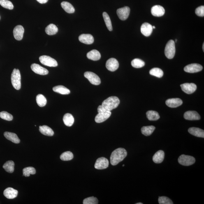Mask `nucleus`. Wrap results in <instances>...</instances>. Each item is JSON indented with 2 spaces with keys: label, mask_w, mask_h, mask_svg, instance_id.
Wrapping results in <instances>:
<instances>
[{
  "label": "nucleus",
  "mask_w": 204,
  "mask_h": 204,
  "mask_svg": "<svg viewBox=\"0 0 204 204\" xmlns=\"http://www.w3.org/2000/svg\"><path fill=\"white\" fill-rule=\"evenodd\" d=\"M127 155V152L124 148H119L112 152L110 158V163L113 166L118 164Z\"/></svg>",
  "instance_id": "f257e3e1"
},
{
  "label": "nucleus",
  "mask_w": 204,
  "mask_h": 204,
  "mask_svg": "<svg viewBox=\"0 0 204 204\" xmlns=\"http://www.w3.org/2000/svg\"><path fill=\"white\" fill-rule=\"evenodd\" d=\"M120 103V100L117 96H110L104 101L102 105L107 110L111 111L118 106Z\"/></svg>",
  "instance_id": "f03ea898"
},
{
  "label": "nucleus",
  "mask_w": 204,
  "mask_h": 204,
  "mask_svg": "<svg viewBox=\"0 0 204 204\" xmlns=\"http://www.w3.org/2000/svg\"><path fill=\"white\" fill-rule=\"evenodd\" d=\"M12 85L14 88L19 90L21 88V75L20 71L18 69L15 68L13 70L11 75Z\"/></svg>",
  "instance_id": "7ed1b4c3"
},
{
  "label": "nucleus",
  "mask_w": 204,
  "mask_h": 204,
  "mask_svg": "<svg viewBox=\"0 0 204 204\" xmlns=\"http://www.w3.org/2000/svg\"><path fill=\"white\" fill-rule=\"evenodd\" d=\"M165 53L168 59H172L174 57L175 47V43L173 40H170L167 43L165 47Z\"/></svg>",
  "instance_id": "20e7f679"
},
{
  "label": "nucleus",
  "mask_w": 204,
  "mask_h": 204,
  "mask_svg": "<svg viewBox=\"0 0 204 204\" xmlns=\"http://www.w3.org/2000/svg\"><path fill=\"white\" fill-rule=\"evenodd\" d=\"M178 162L183 166H189L194 164L196 160L192 156L182 155L178 158Z\"/></svg>",
  "instance_id": "39448f33"
},
{
  "label": "nucleus",
  "mask_w": 204,
  "mask_h": 204,
  "mask_svg": "<svg viewBox=\"0 0 204 204\" xmlns=\"http://www.w3.org/2000/svg\"><path fill=\"white\" fill-rule=\"evenodd\" d=\"M39 59L40 62L46 66L50 67H56L58 65L57 61L55 59L48 56H40Z\"/></svg>",
  "instance_id": "423d86ee"
},
{
  "label": "nucleus",
  "mask_w": 204,
  "mask_h": 204,
  "mask_svg": "<svg viewBox=\"0 0 204 204\" xmlns=\"http://www.w3.org/2000/svg\"><path fill=\"white\" fill-rule=\"evenodd\" d=\"M84 76L93 85H99L101 84V81L99 77L92 72H86L84 73Z\"/></svg>",
  "instance_id": "0eeeda50"
},
{
  "label": "nucleus",
  "mask_w": 204,
  "mask_h": 204,
  "mask_svg": "<svg viewBox=\"0 0 204 204\" xmlns=\"http://www.w3.org/2000/svg\"><path fill=\"white\" fill-rule=\"evenodd\" d=\"M108 160L105 157L99 158L96 161L95 165V168L97 169H104L108 168L109 166Z\"/></svg>",
  "instance_id": "6e6552de"
},
{
  "label": "nucleus",
  "mask_w": 204,
  "mask_h": 204,
  "mask_svg": "<svg viewBox=\"0 0 204 204\" xmlns=\"http://www.w3.org/2000/svg\"><path fill=\"white\" fill-rule=\"evenodd\" d=\"M117 12L119 18L121 20L125 21L126 20L129 16L130 9L128 7H125L118 9Z\"/></svg>",
  "instance_id": "1a4fd4ad"
},
{
  "label": "nucleus",
  "mask_w": 204,
  "mask_h": 204,
  "mask_svg": "<svg viewBox=\"0 0 204 204\" xmlns=\"http://www.w3.org/2000/svg\"><path fill=\"white\" fill-rule=\"evenodd\" d=\"M202 69L203 67L201 65L196 63L188 65L184 68V71L189 73L198 72L202 71Z\"/></svg>",
  "instance_id": "9d476101"
},
{
  "label": "nucleus",
  "mask_w": 204,
  "mask_h": 204,
  "mask_svg": "<svg viewBox=\"0 0 204 204\" xmlns=\"http://www.w3.org/2000/svg\"><path fill=\"white\" fill-rule=\"evenodd\" d=\"M181 89L184 92L188 94H191L196 90L197 86L194 83H186L181 84Z\"/></svg>",
  "instance_id": "9b49d317"
},
{
  "label": "nucleus",
  "mask_w": 204,
  "mask_h": 204,
  "mask_svg": "<svg viewBox=\"0 0 204 204\" xmlns=\"http://www.w3.org/2000/svg\"><path fill=\"white\" fill-rule=\"evenodd\" d=\"M118 61L114 58H111L107 61L106 63V67L111 72L116 71L119 67Z\"/></svg>",
  "instance_id": "f8f14e48"
},
{
  "label": "nucleus",
  "mask_w": 204,
  "mask_h": 204,
  "mask_svg": "<svg viewBox=\"0 0 204 204\" xmlns=\"http://www.w3.org/2000/svg\"><path fill=\"white\" fill-rule=\"evenodd\" d=\"M31 68L33 72L38 74L45 75L49 73L48 70L46 68L42 67L39 65L37 64H33L31 65Z\"/></svg>",
  "instance_id": "ddd939ff"
},
{
  "label": "nucleus",
  "mask_w": 204,
  "mask_h": 204,
  "mask_svg": "<svg viewBox=\"0 0 204 204\" xmlns=\"http://www.w3.org/2000/svg\"><path fill=\"white\" fill-rule=\"evenodd\" d=\"M111 115V112L108 110L102 113H98L95 118V121L97 123H103L108 119Z\"/></svg>",
  "instance_id": "4468645a"
},
{
  "label": "nucleus",
  "mask_w": 204,
  "mask_h": 204,
  "mask_svg": "<svg viewBox=\"0 0 204 204\" xmlns=\"http://www.w3.org/2000/svg\"><path fill=\"white\" fill-rule=\"evenodd\" d=\"M24 29L23 26L18 25L15 27L13 30V33L14 37L17 40H21L23 37Z\"/></svg>",
  "instance_id": "2eb2a0df"
},
{
  "label": "nucleus",
  "mask_w": 204,
  "mask_h": 204,
  "mask_svg": "<svg viewBox=\"0 0 204 204\" xmlns=\"http://www.w3.org/2000/svg\"><path fill=\"white\" fill-rule=\"evenodd\" d=\"M184 117V119L188 120H198L200 119L199 114L195 111H188L186 112Z\"/></svg>",
  "instance_id": "dca6fc26"
},
{
  "label": "nucleus",
  "mask_w": 204,
  "mask_h": 204,
  "mask_svg": "<svg viewBox=\"0 0 204 204\" xmlns=\"http://www.w3.org/2000/svg\"><path fill=\"white\" fill-rule=\"evenodd\" d=\"M151 12L154 16L161 17L164 15L165 10L163 7L159 5H156L151 8Z\"/></svg>",
  "instance_id": "f3484780"
},
{
  "label": "nucleus",
  "mask_w": 204,
  "mask_h": 204,
  "mask_svg": "<svg viewBox=\"0 0 204 204\" xmlns=\"http://www.w3.org/2000/svg\"><path fill=\"white\" fill-rule=\"evenodd\" d=\"M152 26L148 23H144L141 27V31L142 34L145 36H150L152 34Z\"/></svg>",
  "instance_id": "a211bd4d"
},
{
  "label": "nucleus",
  "mask_w": 204,
  "mask_h": 204,
  "mask_svg": "<svg viewBox=\"0 0 204 204\" xmlns=\"http://www.w3.org/2000/svg\"><path fill=\"white\" fill-rule=\"evenodd\" d=\"M166 104L167 106L170 108H176L182 105L183 104V101L180 98H171V99L167 100Z\"/></svg>",
  "instance_id": "6ab92c4d"
},
{
  "label": "nucleus",
  "mask_w": 204,
  "mask_h": 204,
  "mask_svg": "<svg viewBox=\"0 0 204 204\" xmlns=\"http://www.w3.org/2000/svg\"><path fill=\"white\" fill-rule=\"evenodd\" d=\"M79 40L82 43L91 44L94 42V38L90 34H82L79 37Z\"/></svg>",
  "instance_id": "aec40b11"
},
{
  "label": "nucleus",
  "mask_w": 204,
  "mask_h": 204,
  "mask_svg": "<svg viewBox=\"0 0 204 204\" xmlns=\"http://www.w3.org/2000/svg\"><path fill=\"white\" fill-rule=\"evenodd\" d=\"M18 194V191L12 188H8L3 192L5 197L9 199H12L16 197Z\"/></svg>",
  "instance_id": "412c9836"
},
{
  "label": "nucleus",
  "mask_w": 204,
  "mask_h": 204,
  "mask_svg": "<svg viewBox=\"0 0 204 204\" xmlns=\"http://www.w3.org/2000/svg\"><path fill=\"white\" fill-rule=\"evenodd\" d=\"M165 157V153L164 151L160 150L157 151L153 156V161L155 163H161L163 161Z\"/></svg>",
  "instance_id": "4be33fe9"
},
{
  "label": "nucleus",
  "mask_w": 204,
  "mask_h": 204,
  "mask_svg": "<svg viewBox=\"0 0 204 204\" xmlns=\"http://www.w3.org/2000/svg\"><path fill=\"white\" fill-rule=\"evenodd\" d=\"M188 132L193 136L204 138V131L200 128L195 127L190 128L188 129Z\"/></svg>",
  "instance_id": "5701e85b"
},
{
  "label": "nucleus",
  "mask_w": 204,
  "mask_h": 204,
  "mask_svg": "<svg viewBox=\"0 0 204 204\" xmlns=\"http://www.w3.org/2000/svg\"><path fill=\"white\" fill-rule=\"evenodd\" d=\"M4 135L7 139L16 144H18L20 142L18 137L15 133L6 132L4 133Z\"/></svg>",
  "instance_id": "b1692460"
},
{
  "label": "nucleus",
  "mask_w": 204,
  "mask_h": 204,
  "mask_svg": "<svg viewBox=\"0 0 204 204\" xmlns=\"http://www.w3.org/2000/svg\"><path fill=\"white\" fill-rule=\"evenodd\" d=\"M88 58L93 61L99 60L101 55L99 52L96 50H93L88 53L87 54Z\"/></svg>",
  "instance_id": "393cba45"
},
{
  "label": "nucleus",
  "mask_w": 204,
  "mask_h": 204,
  "mask_svg": "<svg viewBox=\"0 0 204 204\" xmlns=\"http://www.w3.org/2000/svg\"><path fill=\"white\" fill-rule=\"evenodd\" d=\"M39 131L42 134L46 136H53L54 134L52 129L47 126H40Z\"/></svg>",
  "instance_id": "a878e982"
},
{
  "label": "nucleus",
  "mask_w": 204,
  "mask_h": 204,
  "mask_svg": "<svg viewBox=\"0 0 204 204\" xmlns=\"http://www.w3.org/2000/svg\"><path fill=\"white\" fill-rule=\"evenodd\" d=\"M63 120L64 124L68 127L72 126L74 122V118L73 115L68 113L65 114L63 117Z\"/></svg>",
  "instance_id": "bb28decb"
},
{
  "label": "nucleus",
  "mask_w": 204,
  "mask_h": 204,
  "mask_svg": "<svg viewBox=\"0 0 204 204\" xmlns=\"http://www.w3.org/2000/svg\"><path fill=\"white\" fill-rule=\"evenodd\" d=\"M53 90L54 92L62 95H68L70 92L69 89L64 86L61 85L55 86L53 88Z\"/></svg>",
  "instance_id": "cd10ccee"
},
{
  "label": "nucleus",
  "mask_w": 204,
  "mask_h": 204,
  "mask_svg": "<svg viewBox=\"0 0 204 204\" xmlns=\"http://www.w3.org/2000/svg\"><path fill=\"white\" fill-rule=\"evenodd\" d=\"M61 6L67 13H73L75 12V9L72 5L67 2H63L61 3Z\"/></svg>",
  "instance_id": "c85d7f7f"
},
{
  "label": "nucleus",
  "mask_w": 204,
  "mask_h": 204,
  "mask_svg": "<svg viewBox=\"0 0 204 204\" xmlns=\"http://www.w3.org/2000/svg\"><path fill=\"white\" fill-rule=\"evenodd\" d=\"M46 33L49 35H53L57 34L58 28L57 26L53 24H50L45 28Z\"/></svg>",
  "instance_id": "c756f323"
},
{
  "label": "nucleus",
  "mask_w": 204,
  "mask_h": 204,
  "mask_svg": "<svg viewBox=\"0 0 204 204\" xmlns=\"http://www.w3.org/2000/svg\"><path fill=\"white\" fill-rule=\"evenodd\" d=\"M155 129V127L153 126H144L141 128V133L145 136H150Z\"/></svg>",
  "instance_id": "7c9ffc66"
},
{
  "label": "nucleus",
  "mask_w": 204,
  "mask_h": 204,
  "mask_svg": "<svg viewBox=\"0 0 204 204\" xmlns=\"http://www.w3.org/2000/svg\"><path fill=\"white\" fill-rule=\"evenodd\" d=\"M146 116L148 119L150 121H156L160 118L159 113L155 111H148L146 112Z\"/></svg>",
  "instance_id": "2f4dec72"
},
{
  "label": "nucleus",
  "mask_w": 204,
  "mask_h": 204,
  "mask_svg": "<svg viewBox=\"0 0 204 204\" xmlns=\"http://www.w3.org/2000/svg\"><path fill=\"white\" fill-rule=\"evenodd\" d=\"M15 163L13 161H8L6 162L3 165V168L8 173H12L14 171Z\"/></svg>",
  "instance_id": "473e14b6"
},
{
  "label": "nucleus",
  "mask_w": 204,
  "mask_h": 204,
  "mask_svg": "<svg viewBox=\"0 0 204 204\" xmlns=\"http://www.w3.org/2000/svg\"><path fill=\"white\" fill-rule=\"evenodd\" d=\"M36 101L39 106L40 107L45 106L47 103L45 97L42 94H39L36 96Z\"/></svg>",
  "instance_id": "72a5a7b5"
},
{
  "label": "nucleus",
  "mask_w": 204,
  "mask_h": 204,
  "mask_svg": "<svg viewBox=\"0 0 204 204\" xmlns=\"http://www.w3.org/2000/svg\"><path fill=\"white\" fill-rule=\"evenodd\" d=\"M149 73L150 75L154 76L158 78H160L163 76L164 73L163 70L159 68H152L150 72Z\"/></svg>",
  "instance_id": "f704fd0d"
},
{
  "label": "nucleus",
  "mask_w": 204,
  "mask_h": 204,
  "mask_svg": "<svg viewBox=\"0 0 204 204\" xmlns=\"http://www.w3.org/2000/svg\"><path fill=\"white\" fill-rule=\"evenodd\" d=\"M103 17L104 19V22L105 24L108 28V29L110 31L112 30V25L111 21L110 19L109 16L108 15V14L106 12H103Z\"/></svg>",
  "instance_id": "c9c22d12"
},
{
  "label": "nucleus",
  "mask_w": 204,
  "mask_h": 204,
  "mask_svg": "<svg viewBox=\"0 0 204 204\" xmlns=\"http://www.w3.org/2000/svg\"><path fill=\"white\" fill-rule=\"evenodd\" d=\"M131 65L133 67L140 68L145 66V63L141 59L136 58L132 61Z\"/></svg>",
  "instance_id": "e433bc0d"
},
{
  "label": "nucleus",
  "mask_w": 204,
  "mask_h": 204,
  "mask_svg": "<svg viewBox=\"0 0 204 204\" xmlns=\"http://www.w3.org/2000/svg\"><path fill=\"white\" fill-rule=\"evenodd\" d=\"M23 175L26 177H29L30 175L35 174L36 173L35 168L32 167H27L23 170Z\"/></svg>",
  "instance_id": "4c0bfd02"
},
{
  "label": "nucleus",
  "mask_w": 204,
  "mask_h": 204,
  "mask_svg": "<svg viewBox=\"0 0 204 204\" xmlns=\"http://www.w3.org/2000/svg\"><path fill=\"white\" fill-rule=\"evenodd\" d=\"M73 155L72 153L70 151L64 152L60 156V159L62 160L67 161L71 160L73 159Z\"/></svg>",
  "instance_id": "58836bf2"
},
{
  "label": "nucleus",
  "mask_w": 204,
  "mask_h": 204,
  "mask_svg": "<svg viewBox=\"0 0 204 204\" xmlns=\"http://www.w3.org/2000/svg\"><path fill=\"white\" fill-rule=\"evenodd\" d=\"M0 5L3 7L8 9L9 10H12L14 8L13 3L11 1L8 0H0Z\"/></svg>",
  "instance_id": "ea45409f"
},
{
  "label": "nucleus",
  "mask_w": 204,
  "mask_h": 204,
  "mask_svg": "<svg viewBox=\"0 0 204 204\" xmlns=\"http://www.w3.org/2000/svg\"><path fill=\"white\" fill-rule=\"evenodd\" d=\"M0 118L4 120L8 121H12L13 119V116L11 114L6 111L0 112Z\"/></svg>",
  "instance_id": "a19ab883"
},
{
  "label": "nucleus",
  "mask_w": 204,
  "mask_h": 204,
  "mask_svg": "<svg viewBox=\"0 0 204 204\" xmlns=\"http://www.w3.org/2000/svg\"><path fill=\"white\" fill-rule=\"evenodd\" d=\"M98 203V199L94 197H89L85 198L83 202L84 204H97Z\"/></svg>",
  "instance_id": "79ce46f5"
},
{
  "label": "nucleus",
  "mask_w": 204,
  "mask_h": 204,
  "mask_svg": "<svg viewBox=\"0 0 204 204\" xmlns=\"http://www.w3.org/2000/svg\"><path fill=\"white\" fill-rule=\"evenodd\" d=\"M158 201L160 204H173L172 200L166 197H159Z\"/></svg>",
  "instance_id": "37998d69"
},
{
  "label": "nucleus",
  "mask_w": 204,
  "mask_h": 204,
  "mask_svg": "<svg viewBox=\"0 0 204 204\" xmlns=\"http://www.w3.org/2000/svg\"><path fill=\"white\" fill-rule=\"evenodd\" d=\"M196 14L198 16L203 17L204 16V6H201L198 7L196 10Z\"/></svg>",
  "instance_id": "c03bdc74"
},
{
  "label": "nucleus",
  "mask_w": 204,
  "mask_h": 204,
  "mask_svg": "<svg viewBox=\"0 0 204 204\" xmlns=\"http://www.w3.org/2000/svg\"><path fill=\"white\" fill-rule=\"evenodd\" d=\"M98 113H102L106 112L107 110L102 106V105H99L98 108Z\"/></svg>",
  "instance_id": "a18cd8bd"
},
{
  "label": "nucleus",
  "mask_w": 204,
  "mask_h": 204,
  "mask_svg": "<svg viewBox=\"0 0 204 204\" xmlns=\"http://www.w3.org/2000/svg\"><path fill=\"white\" fill-rule=\"evenodd\" d=\"M36 1L40 3L43 4V3H46L48 2V0H36Z\"/></svg>",
  "instance_id": "49530a36"
},
{
  "label": "nucleus",
  "mask_w": 204,
  "mask_h": 204,
  "mask_svg": "<svg viewBox=\"0 0 204 204\" xmlns=\"http://www.w3.org/2000/svg\"><path fill=\"white\" fill-rule=\"evenodd\" d=\"M203 48V52H204V43H203V48Z\"/></svg>",
  "instance_id": "de8ad7c7"
},
{
  "label": "nucleus",
  "mask_w": 204,
  "mask_h": 204,
  "mask_svg": "<svg viewBox=\"0 0 204 204\" xmlns=\"http://www.w3.org/2000/svg\"><path fill=\"white\" fill-rule=\"evenodd\" d=\"M152 28H153V29H155V27L154 26H152Z\"/></svg>",
  "instance_id": "09e8293b"
},
{
  "label": "nucleus",
  "mask_w": 204,
  "mask_h": 204,
  "mask_svg": "<svg viewBox=\"0 0 204 204\" xmlns=\"http://www.w3.org/2000/svg\"><path fill=\"white\" fill-rule=\"evenodd\" d=\"M136 204H143V203H137Z\"/></svg>",
  "instance_id": "8fccbe9b"
},
{
  "label": "nucleus",
  "mask_w": 204,
  "mask_h": 204,
  "mask_svg": "<svg viewBox=\"0 0 204 204\" xmlns=\"http://www.w3.org/2000/svg\"><path fill=\"white\" fill-rule=\"evenodd\" d=\"M177 39H176L175 40V43H177Z\"/></svg>",
  "instance_id": "3c124183"
},
{
  "label": "nucleus",
  "mask_w": 204,
  "mask_h": 204,
  "mask_svg": "<svg viewBox=\"0 0 204 204\" xmlns=\"http://www.w3.org/2000/svg\"><path fill=\"white\" fill-rule=\"evenodd\" d=\"M124 165H123V167H124Z\"/></svg>",
  "instance_id": "603ef678"
},
{
  "label": "nucleus",
  "mask_w": 204,
  "mask_h": 204,
  "mask_svg": "<svg viewBox=\"0 0 204 204\" xmlns=\"http://www.w3.org/2000/svg\"><path fill=\"white\" fill-rule=\"evenodd\" d=\"M0 19H1V17H0Z\"/></svg>",
  "instance_id": "864d4df0"
}]
</instances>
